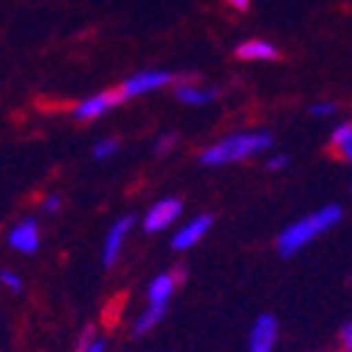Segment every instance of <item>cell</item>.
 I'll return each instance as SVG.
<instances>
[{
  "instance_id": "cell-1",
  "label": "cell",
  "mask_w": 352,
  "mask_h": 352,
  "mask_svg": "<svg viewBox=\"0 0 352 352\" xmlns=\"http://www.w3.org/2000/svg\"><path fill=\"white\" fill-rule=\"evenodd\" d=\"M344 217V209L338 206V203H330V206L318 209V212H310L307 217L290 223L279 237H276V248L282 256H293L299 254L302 248H307L313 240H318L321 234H327L333 226H338Z\"/></svg>"
},
{
  "instance_id": "cell-2",
  "label": "cell",
  "mask_w": 352,
  "mask_h": 352,
  "mask_svg": "<svg viewBox=\"0 0 352 352\" xmlns=\"http://www.w3.org/2000/svg\"><path fill=\"white\" fill-rule=\"evenodd\" d=\"M274 144V135L268 130H248V133H234L212 144L209 150L200 153L203 166H226V164H237L245 158L259 155L262 150H268Z\"/></svg>"
},
{
  "instance_id": "cell-3",
  "label": "cell",
  "mask_w": 352,
  "mask_h": 352,
  "mask_svg": "<svg viewBox=\"0 0 352 352\" xmlns=\"http://www.w3.org/2000/svg\"><path fill=\"white\" fill-rule=\"evenodd\" d=\"M175 76L169 71H138L133 76H127L119 87V96L122 102L124 99H135V96H144V94H153V91H161V87L172 85Z\"/></svg>"
},
{
  "instance_id": "cell-4",
  "label": "cell",
  "mask_w": 352,
  "mask_h": 352,
  "mask_svg": "<svg viewBox=\"0 0 352 352\" xmlns=\"http://www.w3.org/2000/svg\"><path fill=\"white\" fill-rule=\"evenodd\" d=\"M181 212H184V200H178V197H164V200L153 203L150 212L144 214V231L146 234L166 231L175 220L181 217Z\"/></svg>"
},
{
  "instance_id": "cell-5",
  "label": "cell",
  "mask_w": 352,
  "mask_h": 352,
  "mask_svg": "<svg viewBox=\"0 0 352 352\" xmlns=\"http://www.w3.org/2000/svg\"><path fill=\"white\" fill-rule=\"evenodd\" d=\"M6 243L9 248L20 251V254H34L43 243V234H40V223L34 217H23L20 223L12 226V231L6 234Z\"/></svg>"
},
{
  "instance_id": "cell-6",
  "label": "cell",
  "mask_w": 352,
  "mask_h": 352,
  "mask_svg": "<svg viewBox=\"0 0 352 352\" xmlns=\"http://www.w3.org/2000/svg\"><path fill=\"white\" fill-rule=\"evenodd\" d=\"M276 338H279V324L271 313L259 316L254 321V327L248 333V352H274L276 346Z\"/></svg>"
},
{
  "instance_id": "cell-7",
  "label": "cell",
  "mask_w": 352,
  "mask_h": 352,
  "mask_svg": "<svg viewBox=\"0 0 352 352\" xmlns=\"http://www.w3.org/2000/svg\"><path fill=\"white\" fill-rule=\"evenodd\" d=\"M133 226H135V217L133 214H124V217H119V220H113V226L107 228V237H104V248H102V262L110 268L116 259H119V254H122V245H124V240H127V234L133 231Z\"/></svg>"
},
{
  "instance_id": "cell-8",
  "label": "cell",
  "mask_w": 352,
  "mask_h": 352,
  "mask_svg": "<svg viewBox=\"0 0 352 352\" xmlns=\"http://www.w3.org/2000/svg\"><path fill=\"white\" fill-rule=\"evenodd\" d=\"M119 102H122L119 91H102V94H96L91 99H82L71 113H74L76 122H94V119H99V116H104L110 107H116Z\"/></svg>"
},
{
  "instance_id": "cell-9",
  "label": "cell",
  "mask_w": 352,
  "mask_h": 352,
  "mask_svg": "<svg viewBox=\"0 0 352 352\" xmlns=\"http://www.w3.org/2000/svg\"><path fill=\"white\" fill-rule=\"evenodd\" d=\"M212 223H214V217H212V214H200V217L189 220V223H186V226H184L178 234H175V237H172V248H175V251H186V248L197 245V243L209 234Z\"/></svg>"
},
{
  "instance_id": "cell-10",
  "label": "cell",
  "mask_w": 352,
  "mask_h": 352,
  "mask_svg": "<svg viewBox=\"0 0 352 352\" xmlns=\"http://www.w3.org/2000/svg\"><path fill=\"white\" fill-rule=\"evenodd\" d=\"M220 96L217 87H206V85H195V82H181L175 85V99L181 104H192V107H200V104H209Z\"/></svg>"
},
{
  "instance_id": "cell-11",
  "label": "cell",
  "mask_w": 352,
  "mask_h": 352,
  "mask_svg": "<svg viewBox=\"0 0 352 352\" xmlns=\"http://www.w3.org/2000/svg\"><path fill=\"white\" fill-rule=\"evenodd\" d=\"M178 276L181 274H158L150 287H146V305H169L172 299V293L178 290Z\"/></svg>"
},
{
  "instance_id": "cell-12",
  "label": "cell",
  "mask_w": 352,
  "mask_h": 352,
  "mask_svg": "<svg viewBox=\"0 0 352 352\" xmlns=\"http://www.w3.org/2000/svg\"><path fill=\"white\" fill-rule=\"evenodd\" d=\"M237 56L240 60L259 63V60H276L279 51H276V45H271L265 40H245V43L237 45Z\"/></svg>"
},
{
  "instance_id": "cell-13",
  "label": "cell",
  "mask_w": 352,
  "mask_h": 352,
  "mask_svg": "<svg viewBox=\"0 0 352 352\" xmlns=\"http://www.w3.org/2000/svg\"><path fill=\"white\" fill-rule=\"evenodd\" d=\"M166 307H169V305H146L144 313H141L138 321H135L133 333H135V336H146L150 330H155L161 321H164V316H166Z\"/></svg>"
},
{
  "instance_id": "cell-14",
  "label": "cell",
  "mask_w": 352,
  "mask_h": 352,
  "mask_svg": "<svg viewBox=\"0 0 352 352\" xmlns=\"http://www.w3.org/2000/svg\"><path fill=\"white\" fill-rule=\"evenodd\" d=\"M330 146H333V153L341 158V161H349L352 158V124L344 122L333 130L330 135Z\"/></svg>"
},
{
  "instance_id": "cell-15",
  "label": "cell",
  "mask_w": 352,
  "mask_h": 352,
  "mask_svg": "<svg viewBox=\"0 0 352 352\" xmlns=\"http://www.w3.org/2000/svg\"><path fill=\"white\" fill-rule=\"evenodd\" d=\"M116 153H119V141H116V138H102V141H96V146H94V158H96V161H107V158H113Z\"/></svg>"
},
{
  "instance_id": "cell-16",
  "label": "cell",
  "mask_w": 352,
  "mask_h": 352,
  "mask_svg": "<svg viewBox=\"0 0 352 352\" xmlns=\"http://www.w3.org/2000/svg\"><path fill=\"white\" fill-rule=\"evenodd\" d=\"M0 285H3L6 290H12V293H23V279L9 268H0Z\"/></svg>"
},
{
  "instance_id": "cell-17",
  "label": "cell",
  "mask_w": 352,
  "mask_h": 352,
  "mask_svg": "<svg viewBox=\"0 0 352 352\" xmlns=\"http://www.w3.org/2000/svg\"><path fill=\"white\" fill-rule=\"evenodd\" d=\"M79 352H104V341L94 338V330H87L79 341Z\"/></svg>"
},
{
  "instance_id": "cell-18",
  "label": "cell",
  "mask_w": 352,
  "mask_h": 352,
  "mask_svg": "<svg viewBox=\"0 0 352 352\" xmlns=\"http://www.w3.org/2000/svg\"><path fill=\"white\" fill-rule=\"evenodd\" d=\"M336 113H338L336 102H316V104H310V116H316V119H327V116H336Z\"/></svg>"
},
{
  "instance_id": "cell-19",
  "label": "cell",
  "mask_w": 352,
  "mask_h": 352,
  "mask_svg": "<svg viewBox=\"0 0 352 352\" xmlns=\"http://www.w3.org/2000/svg\"><path fill=\"white\" fill-rule=\"evenodd\" d=\"M63 203H65V200H63V195H45L40 206H43V212H48V214H56V212L63 209Z\"/></svg>"
},
{
  "instance_id": "cell-20",
  "label": "cell",
  "mask_w": 352,
  "mask_h": 352,
  "mask_svg": "<svg viewBox=\"0 0 352 352\" xmlns=\"http://www.w3.org/2000/svg\"><path fill=\"white\" fill-rule=\"evenodd\" d=\"M287 164H290V155L279 153V155H274V158L268 161V169H271V172H279V169H285Z\"/></svg>"
},
{
  "instance_id": "cell-21",
  "label": "cell",
  "mask_w": 352,
  "mask_h": 352,
  "mask_svg": "<svg viewBox=\"0 0 352 352\" xmlns=\"http://www.w3.org/2000/svg\"><path fill=\"white\" fill-rule=\"evenodd\" d=\"M341 346H344V352L352 349V324H344L341 327Z\"/></svg>"
},
{
  "instance_id": "cell-22",
  "label": "cell",
  "mask_w": 352,
  "mask_h": 352,
  "mask_svg": "<svg viewBox=\"0 0 352 352\" xmlns=\"http://www.w3.org/2000/svg\"><path fill=\"white\" fill-rule=\"evenodd\" d=\"M172 141H175V133H164V135L158 138V144H155V150H158V153H166L169 146H172Z\"/></svg>"
},
{
  "instance_id": "cell-23",
  "label": "cell",
  "mask_w": 352,
  "mask_h": 352,
  "mask_svg": "<svg viewBox=\"0 0 352 352\" xmlns=\"http://www.w3.org/2000/svg\"><path fill=\"white\" fill-rule=\"evenodd\" d=\"M226 3H228L231 9H237V12H245V9L251 6V0H226Z\"/></svg>"
}]
</instances>
